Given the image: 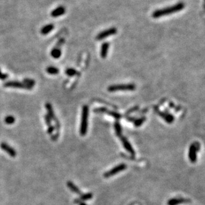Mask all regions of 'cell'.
<instances>
[{
    "mask_svg": "<svg viewBox=\"0 0 205 205\" xmlns=\"http://www.w3.org/2000/svg\"><path fill=\"white\" fill-rule=\"evenodd\" d=\"M184 7H185V4L183 2H179V3L175 4V5L172 6H169L165 8L155 10V12H153L152 16L153 18L155 19L165 16V15L166 16V15L173 14V13L180 12V11L183 10Z\"/></svg>",
    "mask_w": 205,
    "mask_h": 205,
    "instance_id": "1",
    "label": "cell"
},
{
    "mask_svg": "<svg viewBox=\"0 0 205 205\" xmlns=\"http://www.w3.org/2000/svg\"><path fill=\"white\" fill-rule=\"evenodd\" d=\"M88 118H89V107L88 106L85 105L82 110L81 122L80 126V134L84 136L87 133L88 128Z\"/></svg>",
    "mask_w": 205,
    "mask_h": 205,
    "instance_id": "2",
    "label": "cell"
},
{
    "mask_svg": "<svg viewBox=\"0 0 205 205\" xmlns=\"http://www.w3.org/2000/svg\"><path fill=\"white\" fill-rule=\"evenodd\" d=\"M135 89V86L133 84H120L111 85L108 88V91L113 92L117 91H132Z\"/></svg>",
    "mask_w": 205,
    "mask_h": 205,
    "instance_id": "3",
    "label": "cell"
},
{
    "mask_svg": "<svg viewBox=\"0 0 205 205\" xmlns=\"http://www.w3.org/2000/svg\"><path fill=\"white\" fill-rule=\"evenodd\" d=\"M117 33V30L116 28H111L107 30H105L103 32H100L96 36V39L98 41H101V40L107 38V37H110L111 35H114Z\"/></svg>",
    "mask_w": 205,
    "mask_h": 205,
    "instance_id": "4",
    "label": "cell"
},
{
    "mask_svg": "<svg viewBox=\"0 0 205 205\" xmlns=\"http://www.w3.org/2000/svg\"><path fill=\"white\" fill-rule=\"evenodd\" d=\"M4 87H13L19 89H32V87H29L23 83H21L19 81H8L4 83Z\"/></svg>",
    "mask_w": 205,
    "mask_h": 205,
    "instance_id": "5",
    "label": "cell"
},
{
    "mask_svg": "<svg viewBox=\"0 0 205 205\" xmlns=\"http://www.w3.org/2000/svg\"><path fill=\"white\" fill-rule=\"evenodd\" d=\"M127 165L125 164H121L119 165L116 166L115 168H113L112 169H111L110 171H108V172H106L104 174L105 177L108 178L109 177H111V176H113L116 175V174L119 173V172H121L122 171H124L125 169H126Z\"/></svg>",
    "mask_w": 205,
    "mask_h": 205,
    "instance_id": "6",
    "label": "cell"
},
{
    "mask_svg": "<svg viewBox=\"0 0 205 205\" xmlns=\"http://www.w3.org/2000/svg\"><path fill=\"white\" fill-rule=\"evenodd\" d=\"M66 12L65 8L62 6H60L59 7H57L56 9L53 10L51 13V15L53 17H58L59 16H61L63 14H65V13Z\"/></svg>",
    "mask_w": 205,
    "mask_h": 205,
    "instance_id": "7",
    "label": "cell"
},
{
    "mask_svg": "<svg viewBox=\"0 0 205 205\" xmlns=\"http://www.w3.org/2000/svg\"><path fill=\"white\" fill-rule=\"evenodd\" d=\"M0 147L3 149V151H5L8 155H10L11 156V157H15L17 155V153L15 152L14 149H13L12 147H11L10 146H9L8 144L2 142V143L0 144Z\"/></svg>",
    "mask_w": 205,
    "mask_h": 205,
    "instance_id": "8",
    "label": "cell"
},
{
    "mask_svg": "<svg viewBox=\"0 0 205 205\" xmlns=\"http://www.w3.org/2000/svg\"><path fill=\"white\" fill-rule=\"evenodd\" d=\"M109 42H104V43H102L101 47V52H100V54H101V57L102 58H106L107 56L108 52H109Z\"/></svg>",
    "mask_w": 205,
    "mask_h": 205,
    "instance_id": "9",
    "label": "cell"
},
{
    "mask_svg": "<svg viewBox=\"0 0 205 205\" xmlns=\"http://www.w3.org/2000/svg\"><path fill=\"white\" fill-rule=\"evenodd\" d=\"M121 139L122 144H123L124 147L125 148L126 150L128 152L130 153L131 154H132V155H134L135 154L134 151H133V149L132 147H131L130 143H129V141H127V140L126 138H125L123 137H121Z\"/></svg>",
    "mask_w": 205,
    "mask_h": 205,
    "instance_id": "10",
    "label": "cell"
},
{
    "mask_svg": "<svg viewBox=\"0 0 205 205\" xmlns=\"http://www.w3.org/2000/svg\"><path fill=\"white\" fill-rule=\"evenodd\" d=\"M54 29V25L52 23L47 24V25H45L41 28V33L42 35H47L49 33H50Z\"/></svg>",
    "mask_w": 205,
    "mask_h": 205,
    "instance_id": "11",
    "label": "cell"
},
{
    "mask_svg": "<svg viewBox=\"0 0 205 205\" xmlns=\"http://www.w3.org/2000/svg\"><path fill=\"white\" fill-rule=\"evenodd\" d=\"M45 106H46L47 111V113H48L47 115L49 116V117H50L51 119H52V120H53V121L57 122L56 118H55V116L54 114V112H53V108H52V106H51V105L50 103H47L46 104Z\"/></svg>",
    "mask_w": 205,
    "mask_h": 205,
    "instance_id": "12",
    "label": "cell"
},
{
    "mask_svg": "<svg viewBox=\"0 0 205 205\" xmlns=\"http://www.w3.org/2000/svg\"><path fill=\"white\" fill-rule=\"evenodd\" d=\"M51 57L55 58V59H58L61 57V51L59 48H54L51 51Z\"/></svg>",
    "mask_w": 205,
    "mask_h": 205,
    "instance_id": "13",
    "label": "cell"
},
{
    "mask_svg": "<svg viewBox=\"0 0 205 205\" xmlns=\"http://www.w3.org/2000/svg\"><path fill=\"white\" fill-rule=\"evenodd\" d=\"M50 118L49 117L48 115H45V120L46 122L47 125L48 127V130H47V133L49 134H51L53 132V131H54V127L51 125V121H50Z\"/></svg>",
    "mask_w": 205,
    "mask_h": 205,
    "instance_id": "14",
    "label": "cell"
},
{
    "mask_svg": "<svg viewBox=\"0 0 205 205\" xmlns=\"http://www.w3.org/2000/svg\"><path fill=\"white\" fill-rule=\"evenodd\" d=\"M46 71L51 75H57L59 73V70L55 67H48L46 69Z\"/></svg>",
    "mask_w": 205,
    "mask_h": 205,
    "instance_id": "15",
    "label": "cell"
},
{
    "mask_svg": "<svg viewBox=\"0 0 205 205\" xmlns=\"http://www.w3.org/2000/svg\"><path fill=\"white\" fill-rule=\"evenodd\" d=\"M67 186H68L69 188L71 190L73 191V192H74L75 193H77V194L81 193V192H80V191L79 190V188H78V187L77 186H75L72 182L69 181L67 182Z\"/></svg>",
    "mask_w": 205,
    "mask_h": 205,
    "instance_id": "16",
    "label": "cell"
},
{
    "mask_svg": "<svg viewBox=\"0 0 205 205\" xmlns=\"http://www.w3.org/2000/svg\"><path fill=\"white\" fill-rule=\"evenodd\" d=\"M115 129L116 134H117V136H119V137H121L122 129H121V125H120V123L119 122H116L115 123Z\"/></svg>",
    "mask_w": 205,
    "mask_h": 205,
    "instance_id": "17",
    "label": "cell"
},
{
    "mask_svg": "<svg viewBox=\"0 0 205 205\" xmlns=\"http://www.w3.org/2000/svg\"><path fill=\"white\" fill-rule=\"evenodd\" d=\"M65 73L69 77H73L74 75L77 74V71L75 69L73 68H69L65 71Z\"/></svg>",
    "mask_w": 205,
    "mask_h": 205,
    "instance_id": "18",
    "label": "cell"
},
{
    "mask_svg": "<svg viewBox=\"0 0 205 205\" xmlns=\"http://www.w3.org/2000/svg\"><path fill=\"white\" fill-rule=\"evenodd\" d=\"M105 113H107L108 115L112 116V117L115 118L116 119H120V118H121V115L119 114V113H117L116 112H113V111H109L107 110V109L106 110Z\"/></svg>",
    "mask_w": 205,
    "mask_h": 205,
    "instance_id": "19",
    "label": "cell"
},
{
    "mask_svg": "<svg viewBox=\"0 0 205 205\" xmlns=\"http://www.w3.org/2000/svg\"><path fill=\"white\" fill-rule=\"evenodd\" d=\"M23 83H25L27 85L30 87H33V86H34L35 85V81L33 79H24L23 81Z\"/></svg>",
    "mask_w": 205,
    "mask_h": 205,
    "instance_id": "20",
    "label": "cell"
},
{
    "mask_svg": "<svg viewBox=\"0 0 205 205\" xmlns=\"http://www.w3.org/2000/svg\"><path fill=\"white\" fill-rule=\"evenodd\" d=\"M15 121V118L13 117V116H8V117L5 118V122L8 125L14 123Z\"/></svg>",
    "mask_w": 205,
    "mask_h": 205,
    "instance_id": "21",
    "label": "cell"
},
{
    "mask_svg": "<svg viewBox=\"0 0 205 205\" xmlns=\"http://www.w3.org/2000/svg\"><path fill=\"white\" fill-rule=\"evenodd\" d=\"M81 198L83 200H89V199H90L91 198H92V195H91V193L86 194V195H84L82 196Z\"/></svg>",
    "mask_w": 205,
    "mask_h": 205,
    "instance_id": "22",
    "label": "cell"
},
{
    "mask_svg": "<svg viewBox=\"0 0 205 205\" xmlns=\"http://www.w3.org/2000/svg\"><path fill=\"white\" fill-rule=\"evenodd\" d=\"M8 75H7V74H4V73H1V71H0V79L4 80V79H7V78H8Z\"/></svg>",
    "mask_w": 205,
    "mask_h": 205,
    "instance_id": "23",
    "label": "cell"
},
{
    "mask_svg": "<svg viewBox=\"0 0 205 205\" xmlns=\"http://www.w3.org/2000/svg\"><path fill=\"white\" fill-rule=\"evenodd\" d=\"M81 205H86V204H85L84 203H81Z\"/></svg>",
    "mask_w": 205,
    "mask_h": 205,
    "instance_id": "24",
    "label": "cell"
}]
</instances>
